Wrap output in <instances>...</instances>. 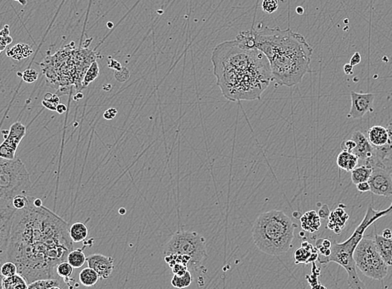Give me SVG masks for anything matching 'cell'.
<instances>
[{"label": "cell", "mask_w": 392, "mask_h": 289, "mask_svg": "<svg viewBox=\"0 0 392 289\" xmlns=\"http://www.w3.org/2000/svg\"><path fill=\"white\" fill-rule=\"evenodd\" d=\"M296 227L284 212H266L259 215L254 222L253 241L261 252L272 256H279L292 248Z\"/></svg>", "instance_id": "cell-4"}, {"label": "cell", "mask_w": 392, "mask_h": 289, "mask_svg": "<svg viewBox=\"0 0 392 289\" xmlns=\"http://www.w3.org/2000/svg\"><path fill=\"white\" fill-rule=\"evenodd\" d=\"M26 127L20 122L12 124L7 133L5 140L0 144V158L14 159L16 158V151L24 137L26 135Z\"/></svg>", "instance_id": "cell-10"}, {"label": "cell", "mask_w": 392, "mask_h": 289, "mask_svg": "<svg viewBox=\"0 0 392 289\" xmlns=\"http://www.w3.org/2000/svg\"><path fill=\"white\" fill-rule=\"evenodd\" d=\"M15 211L14 207L0 209V258H6Z\"/></svg>", "instance_id": "cell-11"}, {"label": "cell", "mask_w": 392, "mask_h": 289, "mask_svg": "<svg viewBox=\"0 0 392 289\" xmlns=\"http://www.w3.org/2000/svg\"><path fill=\"white\" fill-rule=\"evenodd\" d=\"M339 168L343 169L345 171L352 172L353 169L357 166L359 163V158L354 153L347 151H343L339 153L336 160Z\"/></svg>", "instance_id": "cell-21"}, {"label": "cell", "mask_w": 392, "mask_h": 289, "mask_svg": "<svg viewBox=\"0 0 392 289\" xmlns=\"http://www.w3.org/2000/svg\"><path fill=\"white\" fill-rule=\"evenodd\" d=\"M99 72H100V69H99L98 63L96 61L93 62L91 66L89 68V70L87 71L86 75L83 78V85H89V83L93 82L98 77Z\"/></svg>", "instance_id": "cell-32"}, {"label": "cell", "mask_w": 392, "mask_h": 289, "mask_svg": "<svg viewBox=\"0 0 392 289\" xmlns=\"http://www.w3.org/2000/svg\"><path fill=\"white\" fill-rule=\"evenodd\" d=\"M69 229L62 217L43 205L36 206L30 196L26 207L14 213L6 260L16 264L28 285L57 279V266L67 261L73 250Z\"/></svg>", "instance_id": "cell-1"}, {"label": "cell", "mask_w": 392, "mask_h": 289, "mask_svg": "<svg viewBox=\"0 0 392 289\" xmlns=\"http://www.w3.org/2000/svg\"><path fill=\"white\" fill-rule=\"evenodd\" d=\"M356 268L370 279L382 281L388 273V265L382 259L375 241L362 238L354 251Z\"/></svg>", "instance_id": "cell-8"}, {"label": "cell", "mask_w": 392, "mask_h": 289, "mask_svg": "<svg viewBox=\"0 0 392 289\" xmlns=\"http://www.w3.org/2000/svg\"><path fill=\"white\" fill-rule=\"evenodd\" d=\"M43 106L48 109L56 111V107L59 104V97L52 94H47L43 100Z\"/></svg>", "instance_id": "cell-34"}, {"label": "cell", "mask_w": 392, "mask_h": 289, "mask_svg": "<svg viewBox=\"0 0 392 289\" xmlns=\"http://www.w3.org/2000/svg\"><path fill=\"white\" fill-rule=\"evenodd\" d=\"M192 283V276L190 271H187L184 275L178 276L174 274L171 284L176 289H186L188 288Z\"/></svg>", "instance_id": "cell-31"}, {"label": "cell", "mask_w": 392, "mask_h": 289, "mask_svg": "<svg viewBox=\"0 0 392 289\" xmlns=\"http://www.w3.org/2000/svg\"><path fill=\"white\" fill-rule=\"evenodd\" d=\"M330 215V209L326 204H324L322 206L320 207L318 212V215L320 216V218L322 219H327Z\"/></svg>", "instance_id": "cell-41"}, {"label": "cell", "mask_w": 392, "mask_h": 289, "mask_svg": "<svg viewBox=\"0 0 392 289\" xmlns=\"http://www.w3.org/2000/svg\"><path fill=\"white\" fill-rule=\"evenodd\" d=\"M67 262L75 269H78L83 267V264L87 262V257L83 253V249H77L71 250L68 254Z\"/></svg>", "instance_id": "cell-27"}, {"label": "cell", "mask_w": 392, "mask_h": 289, "mask_svg": "<svg viewBox=\"0 0 392 289\" xmlns=\"http://www.w3.org/2000/svg\"><path fill=\"white\" fill-rule=\"evenodd\" d=\"M173 273L175 275L181 276L184 275L185 273L188 271V266L183 263H175V265L173 266L172 268Z\"/></svg>", "instance_id": "cell-38"}, {"label": "cell", "mask_w": 392, "mask_h": 289, "mask_svg": "<svg viewBox=\"0 0 392 289\" xmlns=\"http://www.w3.org/2000/svg\"><path fill=\"white\" fill-rule=\"evenodd\" d=\"M351 98L352 107L348 113V118L357 119L362 118L366 112L373 111L374 100L376 98V94H360L352 91Z\"/></svg>", "instance_id": "cell-12"}, {"label": "cell", "mask_w": 392, "mask_h": 289, "mask_svg": "<svg viewBox=\"0 0 392 289\" xmlns=\"http://www.w3.org/2000/svg\"><path fill=\"white\" fill-rule=\"evenodd\" d=\"M69 233L73 243L78 244L86 239L89 234V230L83 222H76L70 226Z\"/></svg>", "instance_id": "cell-22"}, {"label": "cell", "mask_w": 392, "mask_h": 289, "mask_svg": "<svg viewBox=\"0 0 392 289\" xmlns=\"http://www.w3.org/2000/svg\"><path fill=\"white\" fill-rule=\"evenodd\" d=\"M387 129L388 132V141L387 144L382 147H373L375 153L374 166H384L386 165L385 161L392 158V123L388 124Z\"/></svg>", "instance_id": "cell-16"}, {"label": "cell", "mask_w": 392, "mask_h": 289, "mask_svg": "<svg viewBox=\"0 0 392 289\" xmlns=\"http://www.w3.org/2000/svg\"><path fill=\"white\" fill-rule=\"evenodd\" d=\"M66 110H67V107L65 105H63V104H59L56 107V111L59 113H64V112H66Z\"/></svg>", "instance_id": "cell-47"}, {"label": "cell", "mask_w": 392, "mask_h": 289, "mask_svg": "<svg viewBox=\"0 0 392 289\" xmlns=\"http://www.w3.org/2000/svg\"><path fill=\"white\" fill-rule=\"evenodd\" d=\"M100 277L93 268H83L78 274V279L80 284L85 287H93L98 283Z\"/></svg>", "instance_id": "cell-26"}, {"label": "cell", "mask_w": 392, "mask_h": 289, "mask_svg": "<svg viewBox=\"0 0 392 289\" xmlns=\"http://www.w3.org/2000/svg\"><path fill=\"white\" fill-rule=\"evenodd\" d=\"M119 214H121V215H122V214H123V215L125 214V210H124V209H120V210H119Z\"/></svg>", "instance_id": "cell-51"}, {"label": "cell", "mask_w": 392, "mask_h": 289, "mask_svg": "<svg viewBox=\"0 0 392 289\" xmlns=\"http://www.w3.org/2000/svg\"><path fill=\"white\" fill-rule=\"evenodd\" d=\"M5 261H7V260H6V258H0V268H1V265L3 264V262H5ZM3 278H4V277H3V276L2 275V273H1V271H0V289H3Z\"/></svg>", "instance_id": "cell-46"}, {"label": "cell", "mask_w": 392, "mask_h": 289, "mask_svg": "<svg viewBox=\"0 0 392 289\" xmlns=\"http://www.w3.org/2000/svg\"><path fill=\"white\" fill-rule=\"evenodd\" d=\"M56 272L59 278L65 279L66 284H69V286L71 288L70 285V281H74L73 279H70L73 274V272H74V268L72 266L70 265L67 261H64L57 266Z\"/></svg>", "instance_id": "cell-30"}, {"label": "cell", "mask_w": 392, "mask_h": 289, "mask_svg": "<svg viewBox=\"0 0 392 289\" xmlns=\"http://www.w3.org/2000/svg\"><path fill=\"white\" fill-rule=\"evenodd\" d=\"M354 147H355V142L352 139L343 140L341 143V147L343 151H347V152L352 153V150L354 149Z\"/></svg>", "instance_id": "cell-39"}, {"label": "cell", "mask_w": 392, "mask_h": 289, "mask_svg": "<svg viewBox=\"0 0 392 289\" xmlns=\"http://www.w3.org/2000/svg\"><path fill=\"white\" fill-rule=\"evenodd\" d=\"M8 26L6 25L4 29L0 32V35H1V36H8V35H9V30H8Z\"/></svg>", "instance_id": "cell-49"}, {"label": "cell", "mask_w": 392, "mask_h": 289, "mask_svg": "<svg viewBox=\"0 0 392 289\" xmlns=\"http://www.w3.org/2000/svg\"><path fill=\"white\" fill-rule=\"evenodd\" d=\"M164 254L189 256L191 258V265L196 268L207 257L206 242L203 236L196 232L177 231L167 244Z\"/></svg>", "instance_id": "cell-7"}, {"label": "cell", "mask_w": 392, "mask_h": 289, "mask_svg": "<svg viewBox=\"0 0 392 289\" xmlns=\"http://www.w3.org/2000/svg\"><path fill=\"white\" fill-rule=\"evenodd\" d=\"M368 140L374 147H382L388 141L387 129L382 126H374L368 132Z\"/></svg>", "instance_id": "cell-20"}, {"label": "cell", "mask_w": 392, "mask_h": 289, "mask_svg": "<svg viewBox=\"0 0 392 289\" xmlns=\"http://www.w3.org/2000/svg\"><path fill=\"white\" fill-rule=\"evenodd\" d=\"M360 61H361V56H360V53H354L353 54V56L352 57V59L350 60V64L354 67L355 65H359L360 64Z\"/></svg>", "instance_id": "cell-44"}, {"label": "cell", "mask_w": 392, "mask_h": 289, "mask_svg": "<svg viewBox=\"0 0 392 289\" xmlns=\"http://www.w3.org/2000/svg\"><path fill=\"white\" fill-rule=\"evenodd\" d=\"M372 173V168L363 164L361 166H356L352 171V180L354 184L359 182L368 181Z\"/></svg>", "instance_id": "cell-25"}, {"label": "cell", "mask_w": 392, "mask_h": 289, "mask_svg": "<svg viewBox=\"0 0 392 289\" xmlns=\"http://www.w3.org/2000/svg\"><path fill=\"white\" fill-rule=\"evenodd\" d=\"M117 112H118V111L116 108H110L107 111H105V113H104V118L105 119H108V120H111L114 118H116Z\"/></svg>", "instance_id": "cell-43"}, {"label": "cell", "mask_w": 392, "mask_h": 289, "mask_svg": "<svg viewBox=\"0 0 392 289\" xmlns=\"http://www.w3.org/2000/svg\"><path fill=\"white\" fill-rule=\"evenodd\" d=\"M0 271L3 277H10L18 273L16 264L11 261H5L3 262L0 268Z\"/></svg>", "instance_id": "cell-33"}, {"label": "cell", "mask_w": 392, "mask_h": 289, "mask_svg": "<svg viewBox=\"0 0 392 289\" xmlns=\"http://www.w3.org/2000/svg\"><path fill=\"white\" fill-rule=\"evenodd\" d=\"M374 241L382 259L388 267L392 266V238H384L382 235L376 234Z\"/></svg>", "instance_id": "cell-18"}, {"label": "cell", "mask_w": 392, "mask_h": 289, "mask_svg": "<svg viewBox=\"0 0 392 289\" xmlns=\"http://www.w3.org/2000/svg\"><path fill=\"white\" fill-rule=\"evenodd\" d=\"M318 259V251L308 242H303L301 248L295 252V261L296 264L314 262Z\"/></svg>", "instance_id": "cell-17"}, {"label": "cell", "mask_w": 392, "mask_h": 289, "mask_svg": "<svg viewBox=\"0 0 392 289\" xmlns=\"http://www.w3.org/2000/svg\"><path fill=\"white\" fill-rule=\"evenodd\" d=\"M58 279H39L28 285V289H63Z\"/></svg>", "instance_id": "cell-28"}, {"label": "cell", "mask_w": 392, "mask_h": 289, "mask_svg": "<svg viewBox=\"0 0 392 289\" xmlns=\"http://www.w3.org/2000/svg\"><path fill=\"white\" fill-rule=\"evenodd\" d=\"M344 72H346L347 75L353 74V66H352L350 63L345 65Z\"/></svg>", "instance_id": "cell-45"}, {"label": "cell", "mask_w": 392, "mask_h": 289, "mask_svg": "<svg viewBox=\"0 0 392 289\" xmlns=\"http://www.w3.org/2000/svg\"><path fill=\"white\" fill-rule=\"evenodd\" d=\"M332 242L325 238H320L316 241V249L318 251V261L320 263L324 262L326 257H329L331 253Z\"/></svg>", "instance_id": "cell-29"}, {"label": "cell", "mask_w": 392, "mask_h": 289, "mask_svg": "<svg viewBox=\"0 0 392 289\" xmlns=\"http://www.w3.org/2000/svg\"><path fill=\"white\" fill-rule=\"evenodd\" d=\"M345 208L346 206L343 204H340L338 208L330 212V216L328 217L327 228L336 234L341 233L347 224V220L349 219V215L345 211Z\"/></svg>", "instance_id": "cell-15"}, {"label": "cell", "mask_w": 392, "mask_h": 289, "mask_svg": "<svg viewBox=\"0 0 392 289\" xmlns=\"http://www.w3.org/2000/svg\"><path fill=\"white\" fill-rule=\"evenodd\" d=\"M392 212V204L391 206L386 210L376 211L373 209L372 205H370L366 210L365 217L358 226L356 229L354 231L347 241L339 244L334 240L331 245V253L329 257H326L323 264L329 262H336L342 268H344L348 274V287L350 289H365V284L358 277L356 272V265L354 259V251L359 242L364 238V233L366 229L371 226L373 222H376L381 217H385L386 215H389Z\"/></svg>", "instance_id": "cell-5"}, {"label": "cell", "mask_w": 392, "mask_h": 289, "mask_svg": "<svg viewBox=\"0 0 392 289\" xmlns=\"http://www.w3.org/2000/svg\"><path fill=\"white\" fill-rule=\"evenodd\" d=\"M87 263L89 268H93L100 277V279H107L113 272L114 258L103 254H91L87 257Z\"/></svg>", "instance_id": "cell-14"}, {"label": "cell", "mask_w": 392, "mask_h": 289, "mask_svg": "<svg viewBox=\"0 0 392 289\" xmlns=\"http://www.w3.org/2000/svg\"><path fill=\"white\" fill-rule=\"evenodd\" d=\"M29 197L30 196H27L26 194H19L15 196L12 202V206L15 209H24L29 203Z\"/></svg>", "instance_id": "cell-35"}, {"label": "cell", "mask_w": 392, "mask_h": 289, "mask_svg": "<svg viewBox=\"0 0 392 289\" xmlns=\"http://www.w3.org/2000/svg\"><path fill=\"white\" fill-rule=\"evenodd\" d=\"M279 8V3L277 0H263L262 9L267 14H273Z\"/></svg>", "instance_id": "cell-36"}, {"label": "cell", "mask_w": 392, "mask_h": 289, "mask_svg": "<svg viewBox=\"0 0 392 289\" xmlns=\"http://www.w3.org/2000/svg\"><path fill=\"white\" fill-rule=\"evenodd\" d=\"M21 77L26 83H35V81L38 79L39 72L35 70L29 69V70H26L23 72Z\"/></svg>", "instance_id": "cell-37"}, {"label": "cell", "mask_w": 392, "mask_h": 289, "mask_svg": "<svg viewBox=\"0 0 392 289\" xmlns=\"http://www.w3.org/2000/svg\"><path fill=\"white\" fill-rule=\"evenodd\" d=\"M382 236H383L384 238H392V230H391V229H389V228H387V229H385V230L383 231V234H382Z\"/></svg>", "instance_id": "cell-48"}, {"label": "cell", "mask_w": 392, "mask_h": 289, "mask_svg": "<svg viewBox=\"0 0 392 289\" xmlns=\"http://www.w3.org/2000/svg\"><path fill=\"white\" fill-rule=\"evenodd\" d=\"M31 186L30 174L20 158H0V209L13 207L14 197L27 194Z\"/></svg>", "instance_id": "cell-6"}, {"label": "cell", "mask_w": 392, "mask_h": 289, "mask_svg": "<svg viewBox=\"0 0 392 289\" xmlns=\"http://www.w3.org/2000/svg\"><path fill=\"white\" fill-rule=\"evenodd\" d=\"M320 216L314 210L306 212L305 215L300 217L301 222V228L304 231L308 233H313L319 230L321 225Z\"/></svg>", "instance_id": "cell-19"}, {"label": "cell", "mask_w": 392, "mask_h": 289, "mask_svg": "<svg viewBox=\"0 0 392 289\" xmlns=\"http://www.w3.org/2000/svg\"><path fill=\"white\" fill-rule=\"evenodd\" d=\"M216 83L229 101L261 99L273 80L270 62L256 48L235 40L216 46L211 56Z\"/></svg>", "instance_id": "cell-2"}, {"label": "cell", "mask_w": 392, "mask_h": 289, "mask_svg": "<svg viewBox=\"0 0 392 289\" xmlns=\"http://www.w3.org/2000/svg\"><path fill=\"white\" fill-rule=\"evenodd\" d=\"M28 283L24 277L16 273L10 277H4L3 280V289H27Z\"/></svg>", "instance_id": "cell-23"}, {"label": "cell", "mask_w": 392, "mask_h": 289, "mask_svg": "<svg viewBox=\"0 0 392 289\" xmlns=\"http://www.w3.org/2000/svg\"><path fill=\"white\" fill-rule=\"evenodd\" d=\"M13 41V38L8 35V36H1L0 35V53L3 51V49L6 48V46L10 44Z\"/></svg>", "instance_id": "cell-40"}, {"label": "cell", "mask_w": 392, "mask_h": 289, "mask_svg": "<svg viewBox=\"0 0 392 289\" xmlns=\"http://www.w3.org/2000/svg\"><path fill=\"white\" fill-rule=\"evenodd\" d=\"M296 13L299 14V15H302L304 14V12H305V9H304L303 7H301V6H298L296 9Z\"/></svg>", "instance_id": "cell-50"}, {"label": "cell", "mask_w": 392, "mask_h": 289, "mask_svg": "<svg viewBox=\"0 0 392 289\" xmlns=\"http://www.w3.org/2000/svg\"><path fill=\"white\" fill-rule=\"evenodd\" d=\"M371 192L379 196H392V171L387 165L372 167L368 180Z\"/></svg>", "instance_id": "cell-9"}, {"label": "cell", "mask_w": 392, "mask_h": 289, "mask_svg": "<svg viewBox=\"0 0 392 289\" xmlns=\"http://www.w3.org/2000/svg\"><path fill=\"white\" fill-rule=\"evenodd\" d=\"M351 139L355 142V147L352 153L362 160L365 165L372 168L375 163V153L373 146L370 144L368 139L360 131L354 132Z\"/></svg>", "instance_id": "cell-13"}, {"label": "cell", "mask_w": 392, "mask_h": 289, "mask_svg": "<svg viewBox=\"0 0 392 289\" xmlns=\"http://www.w3.org/2000/svg\"><path fill=\"white\" fill-rule=\"evenodd\" d=\"M244 45L256 48L268 59L273 80L279 85L292 87L311 72L312 46L303 35L290 29L266 27L239 33L235 38Z\"/></svg>", "instance_id": "cell-3"}, {"label": "cell", "mask_w": 392, "mask_h": 289, "mask_svg": "<svg viewBox=\"0 0 392 289\" xmlns=\"http://www.w3.org/2000/svg\"><path fill=\"white\" fill-rule=\"evenodd\" d=\"M355 185H356V187H357V190L359 192H361V193H365V192H369V191L371 190V187H370V183H369L368 181L359 182V183Z\"/></svg>", "instance_id": "cell-42"}, {"label": "cell", "mask_w": 392, "mask_h": 289, "mask_svg": "<svg viewBox=\"0 0 392 289\" xmlns=\"http://www.w3.org/2000/svg\"><path fill=\"white\" fill-rule=\"evenodd\" d=\"M32 54V48L25 43H18L7 51V55L8 57H11L16 60L26 59Z\"/></svg>", "instance_id": "cell-24"}]
</instances>
